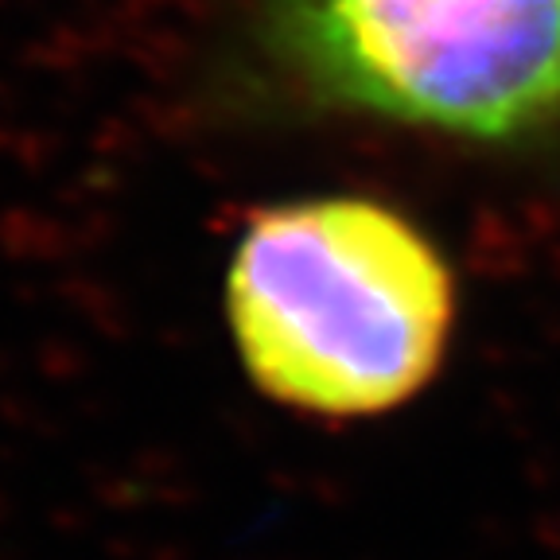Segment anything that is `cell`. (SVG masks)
I'll use <instances>...</instances> for the list:
<instances>
[{"label": "cell", "instance_id": "cell-2", "mask_svg": "<svg viewBox=\"0 0 560 560\" xmlns=\"http://www.w3.org/2000/svg\"><path fill=\"white\" fill-rule=\"evenodd\" d=\"M254 51L312 109L490 149L560 129V0H261Z\"/></svg>", "mask_w": 560, "mask_h": 560}, {"label": "cell", "instance_id": "cell-1", "mask_svg": "<svg viewBox=\"0 0 560 560\" xmlns=\"http://www.w3.org/2000/svg\"><path fill=\"white\" fill-rule=\"evenodd\" d=\"M245 377L269 401L370 420L420 397L459 292L436 237L374 195H300L249 214L222 280Z\"/></svg>", "mask_w": 560, "mask_h": 560}]
</instances>
